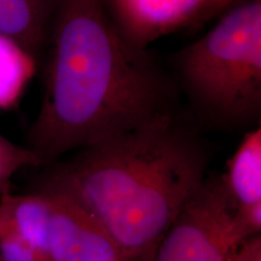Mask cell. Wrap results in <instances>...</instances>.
<instances>
[{
    "mask_svg": "<svg viewBox=\"0 0 261 261\" xmlns=\"http://www.w3.org/2000/svg\"><path fill=\"white\" fill-rule=\"evenodd\" d=\"M103 4L123 37L144 50L159 39L224 12L223 0H103Z\"/></svg>",
    "mask_w": 261,
    "mask_h": 261,
    "instance_id": "5b68a950",
    "label": "cell"
},
{
    "mask_svg": "<svg viewBox=\"0 0 261 261\" xmlns=\"http://www.w3.org/2000/svg\"><path fill=\"white\" fill-rule=\"evenodd\" d=\"M243 2V0H223V6H224V12L226 11L227 9H230L231 6L238 4V3Z\"/></svg>",
    "mask_w": 261,
    "mask_h": 261,
    "instance_id": "4fadbf2b",
    "label": "cell"
},
{
    "mask_svg": "<svg viewBox=\"0 0 261 261\" xmlns=\"http://www.w3.org/2000/svg\"><path fill=\"white\" fill-rule=\"evenodd\" d=\"M0 260L2 261H51V259L11 233L0 234Z\"/></svg>",
    "mask_w": 261,
    "mask_h": 261,
    "instance_id": "7c38bea8",
    "label": "cell"
},
{
    "mask_svg": "<svg viewBox=\"0 0 261 261\" xmlns=\"http://www.w3.org/2000/svg\"><path fill=\"white\" fill-rule=\"evenodd\" d=\"M42 63L27 146L44 166L174 112L169 77L120 33L103 0H61Z\"/></svg>",
    "mask_w": 261,
    "mask_h": 261,
    "instance_id": "6da1fadb",
    "label": "cell"
},
{
    "mask_svg": "<svg viewBox=\"0 0 261 261\" xmlns=\"http://www.w3.org/2000/svg\"><path fill=\"white\" fill-rule=\"evenodd\" d=\"M181 89L201 117L226 129L261 116V0H243L174 56Z\"/></svg>",
    "mask_w": 261,
    "mask_h": 261,
    "instance_id": "3957f363",
    "label": "cell"
},
{
    "mask_svg": "<svg viewBox=\"0 0 261 261\" xmlns=\"http://www.w3.org/2000/svg\"><path fill=\"white\" fill-rule=\"evenodd\" d=\"M234 208V219L247 238L261 232V127L248 130L220 175Z\"/></svg>",
    "mask_w": 261,
    "mask_h": 261,
    "instance_id": "52a82bcc",
    "label": "cell"
},
{
    "mask_svg": "<svg viewBox=\"0 0 261 261\" xmlns=\"http://www.w3.org/2000/svg\"><path fill=\"white\" fill-rule=\"evenodd\" d=\"M208 165L205 143L172 112L48 163L37 184L89 211L126 261H145Z\"/></svg>",
    "mask_w": 261,
    "mask_h": 261,
    "instance_id": "7a4b0ae2",
    "label": "cell"
},
{
    "mask_svg": "<svg viewBox=\"0 0 261 261\" xmlns=\"http://www.w3.org/2000/svg\"><path fill=\"white\" fill-rule=\"evenodd\" d=\"M11 233L25 241L37 252L50 256V205L41 191L0 196V234ZM52 261V260H51Z\"/></svg>",
    "mask_w": 261,
    "mask_h": 261,
    "instance_id": "9c48e42d",
    "label": "cell"
},
{
    "mask_svg": "<svg viewBox=\"0 0 261 261\" xmlns=\"http://www.w3.org/2000/svg\"><path fill=\"white\" fill-rule=\"evenodd\" d=\"M34 190L50 205V256L52 261H126L120 248L89 211L69 196L46 185Z\"/></svg>",
    "mask_w": 261,
    "mask_h": 261,
    "instance_id": "8992f818",
    "label": "cell"
},
{
    "mask_svg": "<svg viewBox=\"0 0 261 261\" xmlns=\"http://www.w3.org/2000/svg\"><path fill=\"white\" fill-rule=\"evenodd\" d=\"M37 67V62L23 48L0 35V110L18 102Z\"/></svg>",
    "mask_w": 261,
    "mask_h": 261,
    "instance_id": "30bf717a",
    "label": "cell"
},
{
    "mask_svg": "<svg viewBox=\"0 0 261 261\" xmlns=\"http://www.w3.org/2000/svg\"><path fill=\"white\" fill-rule=\"evenodd\" d=\"M0 261H2V260H0Z\"/></svg>",
    "mask_w": 261,
    "mask_h": 261,
    "instance_id": "5bb4252c",
    "label": "cell"
},
{
    "mask_svg": "<svg viewBox=\"0 0 261 261\" xmlns=\"http://www.w3.org/2000/svg\"><path fill=\"white\" fill-rule=\"evenodd\" d=\"M145 261H261V238H247L220 175L205 177Z\"/></svg>",
    "mask_w": 261,
    "mask_h": 261,
    "instance_id": "277c9868",
    "label": "cell"
},
{
    "mask_svg": "<svg viewBox=\"0 0 261 261\" xmlns=\"http://www.w3.org/2000/svg\"><path fill=\"white\" fill-rule=\"evenodd\" d=\"M61 0H0V35L14 40L37 64L44 62Z\"/></svg>",
    "mask_w": 261,
    "mask_h": 261,
    "instance_id": "ba28073f",
    "label": "cell"
},
{
    "mask_svg": "<svg viewBox=\"0 0 261 261\" xmlns=\"http://www.w3.org/2000/svg\"><path fill=\"white\" fill-rule=\"evenodd\" d=\"M40 158L27 145H19L0 133V196L10 192L14 175L27 167H42Z\"/></svg>",
    "mask_w": 261,
    "mask_h": 261,
    "instance_id": "8fae6325",
    "label": "cell"
}]
</instances>
